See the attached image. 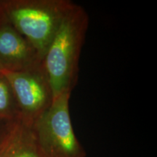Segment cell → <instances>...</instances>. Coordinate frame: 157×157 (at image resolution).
Instances as JSON below:
<instances>
[{
	"label": "cell",
	"instance_id": "obj_1",
	"mask_svg": "<svg viewBox=\"0 0 157 157\" xmlns=\"http://www.w3.org/2000/svg\"><path fill=\"white\" fill-rule=\"evenodd\" d=\"M89 25V15L74 4L63 19L42 59V67L53 98L72 93L77 84L79 58Z\"/></svg>",
	"mask_w": 157,
	"mask_h": 157
},
{
	"label": "cell",
	"instance_id": "obj_2",
	"mask_svg": "<svg viewBox=\"0 0 157 157\" xmlns=\"http://www.w3.org/2000/svg\"><path fill=\"white\" fill-rule=\"evenodd\" d=\"M74 4L69 0H0V15L29 41L42 60Z\"/></svg>",
	"mask_w": 157,
	"mask_h": 157
},
{
	"label": "cell",
	"instance_id": "obj_3",
	"mask_svg": "<svg viewBox=\"0 0 157 157\" xmlns=\"http://www.w3.org/2000/svg\"><path fill=\"white\" fill-rule=\"evenodd\" d=\"M71 93L53 98L52 103L31 124L41 157H86L74 132L70 116Z\"/></svg>",
	"mask_w": 157,
	"mask_h": 157
},
{
	"label": "cell",
	"instance_id": "obj_4",
	"mask_svg": "<svg viewBox=\"0 0 157 157\" xmlns=\"http://www.w3.org/2000/svg\"><path fill=\"white\" fill-rule=\"evenodd\" d=\"M2 73L10 84L19 118L32 124L53 101L52 89L42 65L30 70Z\"/></svg>",
	"mask_w": 157,
	"mask_h": 157
},
{
	"label": "cell",
	"instance_id": "obj_5",
	"mask_svg": "<svg viewBox=\"0 0 157 157\" xmlns=\"http://www.w3.org/2000/svg\"><path fill=\"white\" fill-rule=\"evenodd\" d=\"M42 60L34 47L0 15V67L2 71L37 68Z\"/></svg>",
	"mask_w": 157,
	"mask_h": 157
},
{
	"label": "cell",
	"instance_id": "obj_6",
	"mask_svg": "<svg viewBox=\"0 0 157 157\" xmlns=\"http://www.w3.org/2000/svg\"><path fill=\"white\" fill-rule=\"evenodd\" d=\"M0 157H41L31 124L10 121L0 140Z\"/></svg>",
	"mask_w": 157,
	"mask_h": 157
},
{
	"label": "cell",
	"instance_id": "obj_7",
	"mask_svg": "<svg viewBox=\"0 0 157 157\" xmlns=\"http://www.w3.org/2000/svg\"><path fill=\"white\" fill-rule=\"evenodd\" d=\"M19 111L8 80L0 73V119L13 121L19 118Z\"/></svg>",
	"mask_w": 157,
	"mask_h": 157
},
{
	"label": "cell",
	"instance_id": "obj_8",
	"mask_svg": "<svg viewBox=\"0 0 157 157\" xmlns=\"http://www.w3.org/2000/svg\"><path fill=\"white\" fill-rule=\"evenodd\" d=\"M10 121H5V120H2L0 119V137L2 136V135L3 134V132H5L6 127H7Z\"/></svg>",
	"mask_w": 157,
	"mask_h": 157
},
{
	"label": "cell",
	"instance_id": "obj_9",
	"mask_svg": "<svg viewBox=\"0 0 157 157\" xmlns=\"http://www.w3.org/2000/svg\"><path fill=\"white\" fill-rule=\"evenodd\" d=\"M2 70L1 67H0V73H2Z\"/></svg>",
	"mask_w": 157,
	"mask_h": 157
},
{
	"label": "cell",
	"instance_id": "obj_10",
	"mask_svg": "<svg viewBox=\"0 0 157 157\" xmlns=\"http://www.w3.org/2000/svg\"><path fill=\"white\" fill-rule=\"evenodd\" d=\"M4 133V132H3ZM3 135V134H2ZM2 136L1 137H0V140H1V137H2Z\"/></svg>",
	"mask_w": 157,
	"mask_h": 157
}]
</instances>
